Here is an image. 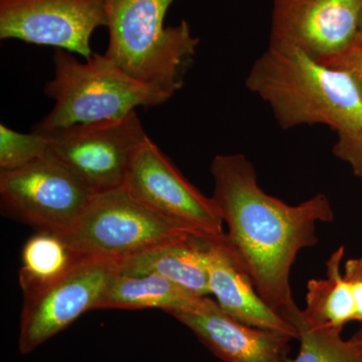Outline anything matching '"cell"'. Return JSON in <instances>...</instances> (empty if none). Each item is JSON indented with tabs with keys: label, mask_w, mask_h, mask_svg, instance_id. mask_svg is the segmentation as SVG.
Segmentation results:
<instances>
[{
	"label": "cell",
	"mask_w": 362,
	"mask_h": 362,
	"mask_svg": "<svg viewBox=\"0 0 362 362\" xmlns=\"http://www.w3.org/2000/svg\"><path fill=\"white\" fill-rule=\"evenodd\" d=\"M85 59L78 61L70 52L56 49L54 78L44 87L54 106L33 131L116 120L138 107L151 108L173 98L126 75L105 54L94 52Z\"/></svg>",
	"instance_id": "obj_4"
},
{
	"label": "cell",
	"mask_w": 362,
	"mask_h": 362,
	"mask_svg": "<svg viewBox=\"0 0 362 362\" xmlns=\"http://www.w3.org/2000/svg\"><path fill=\"white\" fill-rule=\"evenodd\" d=\"M317 59L328 68L346 73L362 95V45L357 40L349 49L339 54Z\"/></svg>",
	"instance_id": "obj_21"
},
{
	"label": "cell",
	"mask_w": 362,
	"mask_h": 362,
	"mask_svg": "<svg viewBox=\"0 0 362 362\" xmlns=\"http://www.w3.org/2000/svg\"><path fill=\"white\" fill-rule=\"evenodd\" d=\"M211 240L195 235L166 240L120 262L119 272L129 275L156 274L197 296L211 294L207 247Z\"/></svg>",
	"instance_id": "obj_14"
},
{
	"label": "cell",
	"mask_w": 362,
	"mask_h": 362,
	"mask_svg": "<svg viewBox=\"0 0 362 362\" xmlns=\"http://www.w3.org/2000/svg\"><path fill=\"white\" fill-rule=\"evenodd\" d=\"M95 195L51 153L23 168L0 171L2 213L37 233L66 232Z\"/></svg>",
	"instance_id": "obj_8"
},
{
	"label": "cell",
	"mask_w": 362,
	"mask_h": 362,
	"mask_svg": "<svg viewBox=\"0 0 362 362\" xmlns=\"http://www.w3.org/2000/svg\"><path fill=\"white\" fill-rule=\"evenodd\" d=\"M175 0H106L105 52L126 75L175 96L185 86L199 39L187 21L164 25Z\"/></svg>",
	"instance_id": "obj_3"
},
{
	"label": "cell",
	"mask_w": 362,
	"mask_h": 362,
	"mask_svg": "<svg viewBox=\"0 0 362 362\" xmlns=\"http://www.w3.org/2000/svg\"><path fill=\"white\" fill-rule=\"evenodd\" d=\"M223 362H291L293 338L252 327L228 315L207 296L194 308L169 311Z\"/></svg>",
	"instance_id": "obj_12"
},
{
	"label": "cell",
	"mask_w": 362,
	"mask_h": 362,
	"mask_svg": "<svg viewBox=\"0 0 362 362\" xmlns=\"http://www.w3.org/2000/svg\"><path fill=\"white\" fill-rule=\"evenodd\" d=\"M211 173V197L228 228L226 246L262 299L296 329L302 310L293 299L290 273L299 252L318 243L317 223L334 220L329 199L317 194L297 206L285 204L259 187L256 168L242 153L214 156Z\"/></svg>",
	"instance_id": "obj_1"
},
{
	"label": "cell",
	"mask_w": 362,
	"mask_h": 362,
	"mask_svg": "<svg viewBox=\"0 0 362 362\" xmlns=\"http://www.w3.org/2000/svg\"><path fill=\"white\" fill-rule=\"evenodd\" d=\"M361 334H362V330L361 331Z\"/></svg>",
	"instance_id": "obj_24"
},
{
	"label": "cell",
	"mask_w": 362,
	"mask_h": 362,
	"mask_svg": "<svg viewBox=\"0 0 362 362\" xmlns=\"http://www.w3.org/2000/svg\"><path fill=\"white\" fill-rule=\"evenodd\" d=\"M202 299V296L192 294L160 275H129L119 272L100 299L96 309L158 308L168 313L194 308Z\"/></svg>",
	"instance_id": "obj_15"
},
{
	"label": "cell",
	"mask_w": 362,
	"mask_h": 362,
	"mask_svg": "<svg viewBox=\"0 0 362 362\" xmlns=\"http://www.w3.org/2000/svg\"><path fill=\"white\" fill-rule=\"evenodd\" d=\"M344 252V247H338L326 262V278L311 279L307 284L302 319L308 325L342 330L345 324L356 320L351 288L340 271Z\"/></svg>",
	"instance_id": "obj_16"
},
{
	"label": "cell",
	"mask_w": 362,
	"mask_h": 362,
	"mask_svg": "<svg viewBox=\"0 0 362 362\" xmlns=\"http://www.w3.org/2000/svg\"><path fill=\"white\" fill-rule=\"evenodd\" d=\"M296 329L299 354L291 362H362V334L351 339L341 337V330L314 327L300 319Z\"/></svg>",
	"instance_id": "obj_18"
},
{
	"label": "cell",
	"mask_w": 362,
	"mask_h": 362,
	"mask_svg": "<svg viewBox=\"0 0 362 362\" xmlns=\"http://www.w3.org/2000/svg\"><path fill=\"white\" fill-rule=\"evenodd\" d=\"M188 235L120 187L95 195L78 220L58 235L77 259L121 262L166 240Z\"/></svg>",
	"instance_id": "obj_5"
},
{
	"label": "cell",
	"mask_w": 362,
	"mask_h": 362,
	"mask_svg": "<svg viewBox=\"0 0 362 362\" xmlns=\"http://www.w3.org/2000/svg\"><path fill=\"white\" fill-rule=\"evenodd\" d=\"M37 133L47 138L51 156L96 194L123 187L136 150L149 137L136 111Z\"/></svg>",
	"instance_id": "obj_6"
},
{
	"label": "cell",
	"mask_w": 362,
	"mask_h": 362,
	"mask_svg": "<svg viewBox=\"0 0 362 362\" xmlns=\"http://www.w3.org/2000/svg\"><path fill=\"white\" fill-rule=\"evenodd\" d=\"M357 42H361L362 45V13L361 21H359L358 37H357Z\"/></svg>",
	"instance_id": "obj_23"
},
{
	"label": "cell",
	"mask_w": 362,
	"mask_h": 362,
	"mask_svg": "<svg viewBox=\"0 0 362 362\" xmlns=\"http://www.w3.org/2000/svg\"><path fill=\"white\" fill-rule=\"evenodd\" d=\"M332 152L338 159L349 164L362 182V126L354 132L337 134Z\"/></svg>",
	"instance_id": "obj_20"
},
{
	"label": "cell",
	"mask_w": 362,
	"mask_h": 362,
	"mask_svg": "<svg viewBox=\"0 0 362 362\" xmlns=\"http://www.w3.org/2000/svg\"><path fill=\"white\" fill-rule=\"evenodd\" d=\"M107 26L106 0H0V39L65 49L89 59L90 37Z\"/></svg>",
	"instance_id": "obj_10"
},
{
	"label": "cell",
	"mask_w": 362,
	"mask_h": 362,
	"mask_svg": "<svg viewBox=\"0 0 362 362\" xmlns=\"http://www.w3.org/2000/svg\"><path fill=\"white\" fill-rule=\"evenodd\" d=\"M361 13L362 0H273L269 47L339 54L356 42Z\"/></svg>",
	"instance_id": "obj_11"
},
{
	"label": "cell",
	"mask_w": 362,
	"mask_h": 362,
	"mask_svg": "<svg viewBox=\"0 0 362 362\" xmlns=\"http://www.w3.org/2000/svg\"><path fill=\"white\" fill-rule=\"evenodd\" d=\"M77 261L59 235L37 233L25 243L21 252L20 285L23 295L63 275Z\"/></svg>",
	"instance_id": "obj_17"
},
{
	"label": "cell",
	"mask_w": 362,
	"mask_h": 362,
	"mask_svg": "<svg viewBox=\"0 0 362 362\" xmlns=\"http://www.w3.org/2000/svg\"><path fill=\"white\" fill-rule=\"evenodd\" d=\"M246 86L271 107L282 129L320 124L341 134L362 126V95L354 80L302 49L269 47Z\"/></svg>",
	"instance_id": "obj_2"
},
{
	"label": "cell",
	"mask_w": 362,
	"mask_h": 362,
	"mask_svg": "<svg viewBox=\"0 0 362 362\" xmlns=\"http://www.w3.org/2000/svg\"><path fill=\"white\" fill-rule=\"evenodd\" d=\"M119 269L120 262L113 259H78L63 275L23 295L21 354H32L86 312L95 310Z\"/></svg>",
	"instance_id": "obj_9"
},
{
	"label": "cell",
	"mask_w": 362,
	"mask_h": 362,
	"mask_svg": "<svg viewBox=\"0 0 362 362\" xmlns=\"http://www.w3.org/2000/svg\"><path fill=\"white\" fill-rule=\"evenodd\" d=\"M49 153L44 135L33 131L26 134L0 125V171L23 168Z\"/></svg>",
	"instance_id": "obj_19"
},
{
	"label": "cell",
	"mask_w": 362,
	"mask_h": 362,
	"mask_svg": "<svg viewBox=\"0 0 362 362\" xmlns=\"http://www.w3.org/2000/svg\"><path fill=\"white\" fill-rule=\"evenodd\" d=\"M225 240L209 242L207 247L209 290L221 310L247 325L298 340L297 330L262 299Z\"/></svg>",
	"instance_id": "obj_13"
},
{
	"label": "cell",
	"mask_w": 362,
	"mask_h": 362,
	"mask_svg": "<svg viewBox=\"0 0 362 362\" xmlns=\"http://www.w3.org/2000/svg\"><path fill=\"white\" fill-rule=\"evenodd\" d=\"M343 276L351 288L356 302V320L362 322V258L350 259L346 261Z\"/></svg>",
	"instance_id": "obj_22"
},
{
	"label": "cell",
	"mask_w": 362,
	"mask_h": 362,
	"mask_svg": "<svg viewBox=\"0 0 362 362\" xmlns=\"http://www.w3.org/2000/svg\"><path fill=\"white\" fill-rule=\"evenodd\" d=\"M123 187L135 201L190 235L211 242L226 240L225 223L213 197L181 175L149 137L136 150Z\"/></svg>",
	"instance_id": "obj_7"
}]
</instances>
